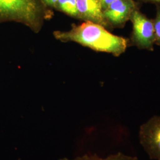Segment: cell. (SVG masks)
<instances>
[{"label":"cell","instance_id":"cell-1","mask_svg":"<svg viewBox=\"0 0 160 160\" xmlns=\"http://www.w3.org/2000/svg\"><path fill=\"white\" fill-rule=\"evenodd\" d=\"M55 38L62 42H74L98 52L119 56L126 51L128 40L110 33L102 25L86 21L72 24L67 31H55Z\"/></svg>","mask_w":160,"mask_h":160},{"label":"cell","instance_id":"cell-2","mask_svg":"<svg viewBox=\"0 0 160 160\" xmlns=\"http://www.w3.org/2000/svg\"><path fill=\"white\" fill-rule=\"evenodd\" d=\"M51 16L42 0H0V22H18L38 32Z\"/></svg>","mask_w":160,"mask_h":160},{"label":"cell","instance_id":"cell-3","mask_svg":"<svg viewBox=\"0 0 160 160\" xmlns=\"http://www.w3.org/2000/svg\"><path fill=\"white\" fill-rule=\"evenodd\" d=\"M133 25L132 39L139 48L152 50L155 42L154 21L149 19L138 8L130 18Z\"/></svg>","mask_w":160,"mask_h":160},{"label":"cell","instance_id":"cell-4","mask_svg":"<svg viewBox=\"0 0 160 160\" xmlns=\"http://www.w3.org/2000/svg\"><path fill=\"white\" fill-rule=\"evenodd\" d=\"M139 141L150 159L160 160V116H154L139 128Z\"/></svg>","mask_w":160,"mask_h":160},{"label":"cell","instance_id":"cell-5","mask_svg":"<svg viewBox=\"0 0 160 160\" xmlns=\"http://www.w3.org/2000/svg\"><path fill=\"white\" fill-rule=\"evenodd\" d=\"M137 8L134 0H116L103 10V15L109 26L122 27Z\"/></svg>","mask_w":160,"mask_h":160},{"label":"cell","instance_id":"cell-6","mask_svg":"<svg viewBox=\"0 0 160 160\" xmlns=\"http://www.w3.org/2000/svg\"><path fill=\"white\" fill-rule=\"evenodd\" d=\"M76 4L77 18L84 22L97 23L104 28L109 26L104 17L103 8L98 0H76Z\"/></svg>","mask_w":160,"mask_h":160},{"label":"cell","instance_id":"cell-7","mask_svg":"<svg viewBox=\"0 0 160 160\" xmlns=\"http://www.w3.org/2000/svg\"><path fill=\"white\" fill-rule=\"evenodd\" d=\"M55 8L71 17H78L76 0H57Z\"/></svg>","mask_w":160,"mask_h":160},{"label":"cell","instance_id":"cell-8","mask_svg":"<svg viewBox=\"0 0 160 160\" xmlns=\"http://www.w3.org/2000/svg\"><path fill=\"white\" fill-rule=\"evenodd\" d=\"M60 160H71L64 158ZM72 160H138L135 157H132L122 153H118L116 154L111 155L106 158H102L96 155H84L82 157H78Z\"/></svg>","mask_w":160,"mask_h":160},{"label":"cell","instance_id":"cell-9","mask_svg":"<svg viewBox=\"0 0 160 160\" xmlns=\"http://www.w3.org/2000/svg\"><path fill=\"white\" fill-rule=\"evenodd\" d=\"M155 42L160 45V7L157 8V15L154 21Z\"/></svg>","mask_w":160,"mask_h":160},{"label":"cell","instance_id":"cell-10","mask_svg":"<svg viewBox=\"0 0 160 160\" xmlns=\"http://www.w3.org/2000/svg\"><path fill=\"white\" fill-rule=\"evenodd\" d=\"M44 4L48 8H54L56 5L57 0H42Z\"/></svg>","mask_w":160,"mask_h":160},{"label":"cell","instance_id":"cell-11","mask_svg":"<svg viewBox=\"0 0 160 160\" xmlns=\"http://www.w3.org/2000/svg\"><path fill=\"white\" fill-rule=\"evenodd\" d=\"M99 2L100 3L102 7L103 8V10H105L108 6L112 4L113 2H114L116 0H98Z\"/></svg>","mask_w":160,"mask_h":160},{"label":"cell","instance_id":"cell-12","mask_svg":"<svg viewBox=\"0 0 160 160\" xmlns=\"http://www.w3.org/2000/svg\"><path fill=\"white\" fill-rule=\"evenodd\" d=\"M145 1H149V2H156V3H159L160 4V0H144Z\"/></svg>","mask_w":160,"mask_h":160}]
</instances>
